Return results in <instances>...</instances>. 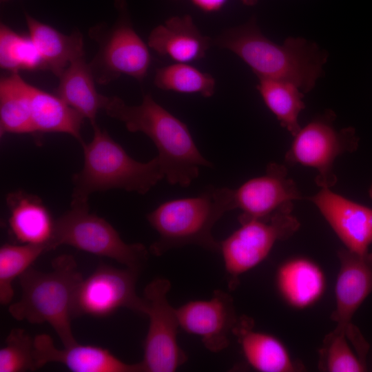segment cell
<instances>
[{"mask_svg": "<svg viewBox=\"0 0 372 372\" xmlns=\"http://www.w3.org/2000/svg\"><path fill=\"white\" fill-rule=\"evenodd\" d=\"M103 110L131 132H142L154 143L165 178L171 185L188 187L200 167H212L198 149L187 125L145 94L142 103L129 105L118 96L107 97Z\"/></svg>", "mask_w": 372, "mask_h": 372, "instance_id": "6da1fadb", "label": "cell"}, {"mask_svg": "<svg viewBox=\"0 0 372 372\" xmlns=\"http://www.w3.org/2000/svg\"><path fill=\"white\" fill-rule=\"evenodd\" d=\"M212 44L243 60L259 77L276 79L311 91L323 74L327 54L313 42L288 37L278 45L263 35L255 19L223 31Z\"/></svg>", "mask_w": 372, "mask_h": 372, "instance_id": "7a4b0ae2", "label": "cell"}, {"mask_svg": "<svg viewBox=\"0 0 372 372\" xmlns=\"http://www.w3.org/2000/svg\"><path fill=\"white\" fill-rule=\"evenodd\" d=\"M52 271L30 267L20 277L21 296L10 304L12 318L31 324L48 323L64 347L77 344L71 327L75 318L74 301L83 276L74 258L61 255L52 262Z\"/></svg>", "mask_w": 372, "mask_h": 372, "instance_id": "3957f363", "label": "cell"}, {"mask_svg": "<svg viewBox=\"0 0 372 372\" xmlns=\"http://www.w3.org/2000/svg\"><path fill=\"white\" fill-rule=\"evenodd\" d=\"M92 127V141L82 145L83 167L73 176L71 206L88 205L91 194L112 189L145 194L165 178L157 156L137 161L97 123Z\"/></svg>", "mask_w": 372, "mask_h": 372, "instance_id": "277c9868", "label": "cell"}, {"mask_svg": "<svg viewBox=\"0 0 372 372\" xmlns=\"http://www.w3.org/2000/svg\"><path fill=\"white\" fill-rule=\"evenodd\" d=\"M234 209V189L210 187L198 196L168 200L147 215L158 234L149 251L159 256L167 251L195 245L220 251V242L212 235L216 222Z\"/></svg>", "mask_w": 372, "mask_h": 372, "instance_id": "5b68a950", "label": "cell"}, {"mask_svg": "<svg viewBox=\"0 0 372 372\" xmlns=\"http://www.w3.org/2000/svg\"><path fill=\"white\" fill-rule=\"evenodd\" d=\"M61 245L109 258L140 272L148 259L145 245L124 242L110 223L90 212L89 205L71 206L55 220L49 248L51 251Z\"/></svg>", "mask_w": 372, "mask_h": 372, "instance_id": "8992f818", "label": "cell"}, {"mask_svg": "<svg viewBox=\"0 0 372 372\" xmlns=\"http://www.w3.org/2000/svg\"><path fill=\"white\" fill-rule=\"evenodd\" d=\"M289 203L266 219L238 220L240 227L220 242L229 288L235 289L239 276L262 262L278 241L290 238L300 227Z\"/></svg>", "mask_w": 372, "mask_h": 372, "instance_id": "52a82bcc", "label": "cell"}, {"mask_svg": "<svg viewBox=\"0 0 372 372\" xmlns=\"http://www.w3.org/2000/svg\"><path fill=\"white\" fill-rule=\"evenodd\" d=\"M117 3L121 14L113 26L106 31L96 28L90 31L99 48L89 64L99 84L106 85L121 75L141 81L151 64L149 46L133 28L124 1L118 0Z\"/></svg>", "mask_w": 372, "mask_h": 372, "instance_id": "ba28073f", "label": "cell"}, {"mask_svg": "<svg viewBox=\"0 0 372 372\" xmlns=\"http://www.w3.org/2000/svg\"><path fill=\"white\" fill-rule=\"evenodd\" d=\"M335 118V114L328 111L314 118L294 136L285 154V161L290 165L316 169L318 174L315 181L322 188H330L337 181L333 172L337 157L358 147L359 138L355 130L352 127L336 129Z\"/></svg>", "mask_w": 372, "mask_h": 372, "instance_id": "9c48e42d", "label": "cell"}, {"mask_svg": "<svg viewBox=\"0 0 372 372\" xmlns=\"http://www.w3.org/2000/svg\"><path fill=\"white\" fill-rule=\"evenodd\" d=\"M170 282L157 278L145 288L143 314L149 317L148 331L143 344V372H173L187 360L177 341L180 327L176 309L168 302Z\"/></svg>", "mask_w": 372, "mask_h": 372, "instance_id": "30bf717a", "label": "cell"}, {"mask_svg": "<svg viewBox=\"0 0 372 372\" xmlns=\"http://www.w3.org/2000/svg\"><path fill=\"white\" fill-rule=\"evenodd\" d=\"M140 271L99 265L79 284L74 301L75 318L107 317L121 308L143 314L145 302L136 291Z\"/></svg>", "mask_w": 372, "mask_h": 372, "instance_id": "8fae6325", "label": "cell"}, {"mask_svg": "<svg viewBox=\"0 0 372 372\" xmlns=\"http://www.w3.org/2000/svg\"><path fill=\"white\" fill-rule=\"evenodd\" d=\"M180 327L199 336L209 351L218 353L229 345V335L238 319L231 295L215 290L208 300L188 302L176 309Z\"/></svg>", "mask_w": 372, "mask_h": 372, "instance_id": "7c38bea8", "label": "cell"}, {"mask_svg": "<svg viewBox=\"0 0 372 372\" xmlns=\"http://www.w3.org/2000/svg\"><path fill=\"white\" fill-rule=\"evenodd\" d=\"M302 198L285 167L276 163L267 165L264 175L234 189V209L242 211L238 220L268 218L285 205Z\"/></svg>", "mask_w": 372, "mask_h": 372, "instance_id": "4fadbf2b", "label": "cell"}, {"mask_svg": "<svg viewBox=\"0 0 372 372\" xmlns=\"http://www.w3.org/2000/svg\"><path fill=\"white\" fill-rule=\"evenodd\" d=\"M309 200L347 249L359 254L369 251L372 244V208L335 194L329 188H321Z\"/></svg>", "mask_w": 372, "mask_h": 372, "instance_id": "5bb4252c", "label": "cell"}, {"mask_svg": "<svg viewBox=\"0 0 372 372\" xmlns=\"http://www.w3.org/2000/svg\"><path fill=\"white\" fill-rule=\"evenodd\" d=\"M34 358L37 370L50 363H58L73 372H143L141 362H124L101 347L77 343L58 349L46 333L34 338Z\"/></svg>", "mask_w": 372, "mask_h": 372, "instance_id": "9a60e30c", "label": "cell"}, {"mask_svg": "<svg viewBox=\"0 0 372 372\" xmlns=\"http://www.w3.org/2000/svg\"><path fill=\"white\" fill-rule=\"evenodd\" d=\"M340 269L335 285V307L331 318L348 326L372 291V253L359 254L346 247L338 251Z\"/></svg>", "mask_w": 372, "mask_h": 372, "instance_id": "2e32d148", "label": "cell"}, {"mask_svg": "<svg viewBox=\"0 0 372 372\" xmlns=\"http://www.w3.org/2000/svg\"><path fill=\"white\" fill-rule=\"evenodd\" d=\"M211 44L189 14L167 19L151 31L147 41L148 46L159 55L185 63L204 58Z\"/></svg>", "mask_w": 372, "mask_h": 372, "instance_id": "e0dca14e", "label": "cell"}, {"mask_svg": "<svg viewBox=\"0 0 372 372\" xmlns=\"http://www.w3.org/2000/svg\"><path fill=\"white\" fill-rule=\"evenodd\" d=\"M6 203L9 229L14 238L21 244L46 245L49 248L55 220L42 200L18 190L8 194Z\"/></svg>", "mask_w": 372, "mask_h": 372, "instance_id": "ac0fdd59", "label": "cell"}, {"mask_svg": "<svg viewBox=\"0 0 372 372\" xmlns=\"http://www.w3.org/2000/svg\"><path fill=\"white\" fill-rule=\"evenodd\" d=\"M277 289L283 300L295 309L316 303L322 296L326 279L322 269L313 260L297 257L283 262L276 277Z\"/></svg>", "mask_w": 372, "mask_h": 372, "instance_id": "d6986e66", "label": "cell"}, {"mask_svg": "<svg viewBox=\"0 0 372 372\" xmlns=\"http://www.w3.org/2000/svg\"><path fill=\"white\" fill-rule=\"evenodd\" d=\"M247 362L261 372H293L300 369L285 345L269 333L253 329L248 317L239 318L233 330Z\"/></svg>", "mask_w": 372, "mask_h": 372, "instance_id": "ffe728a7", "label": "cell"}, {"mask_svg": "<svg viewBox=\"0 0 372 372\" xmlns=\"http://www.w3.org/2000/svg\"><path fill=\"white\" fill-rule=\"evenodd\" d=\"M29 36L45 66L59 77L74 61L84 57L83 36L79 31L68 35L25 13Z\"/></svg>", "mask_w": 372, "mask_h": 372, "instance_id": "44dd1931", "label": "cell"}, {"mask_svg": "<svg viewBox=\"0 0 372 372\" xmlns=\"http://www.w3.org/2000/svg\"><path fill=\"white\" fill-rule=\"evenodd\" d=\"M58 78L56 95L88 119L92 125L96 124V115L103 110L107 96L97 92L92 71L84 57L72 62Z\"/></svg>", "mask_w": 372, "mask_h": 372, "instance_id": "7402d4cb", "label": "cell"}, {"mask_svg": "<svg viewBox=\"0 0 372 372\" xmlns=\"http://www.w3.org/2000/svg\"><path fill=\"white\" fill-rule=\"evenodd\" d=\"M31 112L35 134L64 133L84 144L81 131L85 118L59 96L32 86Z\"/></svg>", "mask_w": 372, "mask_h": 372, "instance_id": "603a6c76", "label": "cell"}, {"mask_svg": "<svg viewBox=\"0 0 372 372\" xmlns=\"http://www.w3.org/2000/svg\"><path fill=\"white\" fill-rule=\"evenodd\" d=\"M32 85L18 72H10L0 81V135L35 134L31 112Z\"/></svg>", "mask_w": 372, "mask_h": 372, "instance_id": "cb8c5ba5", "label": "cell"}, {"mask_svg": "<svg viewBox=\"0 0 372 372\" xmlns=\"http://www.w3.org/2000/svg\"><path fill=\"white\" fill-rule=\"evenodd\" d=\"M257 90L280 125L294 136L301 129L298 116L305 107L302 91L291 82L264 77L258 78Z\"/></svg>", "mask_w": 372, "mask_h": 372, "instance_id": "d4e9b609", "label": "cell"}, {"mask_svg": "<svg viewBox=\"0 0 372 372\" xmlns=\"http://www.w3.org/2000/svg\"><path fill=\"white\" fill-rule=\"evenodd\" d=\"M154 83L163 90L198 94L206 98L212 96L216 90L214 76L185 63H174L158 68Z\"/></svg>", "mask_w": 372, "mask_h": 372, "instance_id": "484cf974", "label": "cell"}, {"mask_svg": "<svg viewBox=\"0 0 372 372\" xmlns=\"http://www.w3.org/2000/svg\"><path fill=\"white\" fill-rule=\"evenodd\" d=\"M46 245L5 244L0 247V303L10 304L14 297L12 282L19 278L42 254Z\"/></svg>", "mask_w": 372, "mask_h": 372, "instance_id": "4316f807", "label": "cell"}, {"mask_svg": "<svg viewBox=\"0 0 372 372\" xmlns=\"http://www.w3.org/2000/svg\"><path fill=\"white\" fill-rule=\"evenodd\" d=\"M0 66L10 72L45 69L43 61L30 36L0 25Z\"/></svg>", "mask_w": 372, "mask_h": 372, "instance_id": "83f0119b", "label": "cell"}, {"mask_svg": "<svg viewBox=\"0 0 372 372\" xmlns=\"http://www.w3.org/2000/svg\"><path fill=\"white\" fill-rule=\"evenodd\" d=\"M349 326V325H348ZM348 326L336 325L327 334L319 351L318 367L327 372L366 371V362L353 353L347 335Z\"/></svg>", "mask_w": 372, "mask_h": 372, "instance_id": "f1b7e54d", "label": "cell"}, {"mask_svg": "<svg viewBox=\"0 0 372 372\" xmlns=\"http://www.w3.org/2000/svg\"><path fill=\"white\" fill-rule=\"evenodd\" d=\"M34 338L21 328L10 331L0 349V372L36 371Z\"/></svg>", "mask_w": 372, "mask_h": 372, "instance_id": "f546056e", "label": "cell"}, {"mask_svg": "<svg viewBox=\"0 0 372 372\" xmlns=\"http://www.w3.org/2000/svg\"><path fill=\"white\" fill-rule=\"evenodd\" d=\"M197 8L205 12H214L220 10L227 0H189Z\"/></svg>", "mask_w": 372, "mask_h": 372, "instance_id": "4dcf8cb0", "label": "cell"}, {"mask_svg": "<svg viewBox=\"0 0 372 372\" xmlns=\"http://www.w3.org/2000/svg\"><path fill=\"white\" fill-rule=\"evenodd\" d=\"M240 1L244 5L248 6H254L258 1V0H240Z\"/></svg>", "mask_w": 372, "mask_h": 372, "instance_id": "1f68e13d", "label": "cell"}, {"mask_svg": "<svg viewBox=\"0 0 372 372\" xmlns=\"http://www.w3.org/2000/svg\"><path fill=\"white\" fill-rule=\"evenodd\" d=\"M369 194L370 198L372 199V185H371L369 188Z\"/></svg>", "mask_w": 372, "mask_h": 372, "instance_id": "d6a6232c", "label": "cell"}]
</instances>
